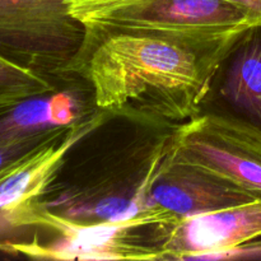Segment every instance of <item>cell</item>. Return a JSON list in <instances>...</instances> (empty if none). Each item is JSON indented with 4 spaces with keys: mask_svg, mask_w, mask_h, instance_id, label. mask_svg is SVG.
I'll list each match as a JSON object with an SVG mask.
<instances>
[{
    "mask_svg": "<svg viewBox=\"0 0 261 261\" xmlns=\"http://www.w3.org/2000/svg\"><path fill=\"white\" fill-rule=\"evenodd\" d=\"M242 28L186 32L92 23L63 76L81 78L96 109L178 126L198 115L217 65Z\"/></svg>",
    "mask_w": 261,
    "mask_h": 261,
    "instance_id": "6da1fadb",
    "label": "cell"
},
{
    "mask_svg": "<svg viewBox=\"0 0 261 261\" xmlns=\"http://www.w3.org/2000/svg\"><path fill=\"white\" fill-rule=\"evenodd\" d=\"M106 121L71 147L83 161L65 153L38 201L76 224L167 223L148 198L176 126L126 117L106 129Z\"/></svg>",
    "mask_w": 261,
    "mask_h": 261,
    "instance_id": "7a4b0ae2",
    "label": "cell"
},
{
    "mask_svg": "<svg viewBox=\"0 0 261 261\" xmlns=\"http://www.w3.org/2000/svg\"><path fill=\"white\" fill-rule=\"evenodd\" d=\"M155 224H76L31 201L25 228L31 240L12 255L38 260H165L154 240Z\"/></svg>",
    "mask_w": 261,
    "mask_h": 261,
    "instance_id": "3957f363",
    "label": "cell"
},
{
    "mask_svg": "<svg viewBox=\"0 0 261 261\" xmlns=\"http://www.w3.org/2000/svg\"><path fill=\"white\" fill-rule=\"evenodd\" d=\"M83 38L64 0H0V53L46 78H63Z\"/></svg>",
    "mask_w": 261,
    "mask_h": 261,
    "instance_id": "277c9868",
    "label": "cell"
},
{
    "mask_svg": "<svg viewBox=\"0 0 261 261\" xmlns=\"http://www.w3.org/2000/svg\"><path fill=\"white\" fill-rule=\"evenodd\" d=\"M167 158L223 177L261 200V139L211 115L173 129Z\"/></svg>",
    "mask_w": 261,
    "mask_h": 261,
    "instance_id": "5b68a950",
    "label": "cell"
},
{
    "mask_svg": "<svg viewBox=\"0 0 261 261\" xmlns=\"http://www.w3.org/2000/svg\"><path fill=\"white\" fill-rule=\"evenodd\" d=\"M261 139V22L242 28L222 56L199 106Z\"/></svg>",
    "mask_w": 261,
    "mask_h": 261,
    "instance_id": "8992f818",
    "label": "cell"
},
{
    "mask_svg": "<svg viewBox=\"0 0 261 261\" xmlns=\"http://www.w3.org/2000/svg\"><path fill=\"white\" fill-rule=\"evenodd\" d=\"M154 239L165 260H216L222 252L261 239V200L157 223Z\"/></svg>",
    "mask_w": 261,
    "mask_h": 261,
    "instance_id": "52a82bcc",
    "label": "cell"
},
{
    "mask_svg": "<svg viewBox=\"0 0 261 261\" xmlns=\"http://www.w3.org/2000/svg\"><path fill=\"white\" fill-rule=\"evenodd\" d=\"M109 116V112L96 110L0 173V252L10 254L12 246L19 244V222L25 203L42 194L65 153Z\"/></svg>",
    "mask_w": 261,
    "mask_h": 261,
    "instance_id": "ba28073f",
    "label": "cell"
},
{
    "mask_svg": "<svg viewBox=\"0 0 261 261\" xmlns=\"http://www.w3.org/2000/svg\"><path fill=\"white\" fill-rule=\"evenodd\" d=\"M252 200L259 199L226 178L166 155L150 185L148 208L172 223Z\"/></svg>",
    "mask_w": 261,
    "mask_h": 261,
    "instance_id": "9c48e42d",
    "label": "cell"
},
{
    "mask_svg": "<svg viewBox=\"0 0 261 261\" xmlns=\"http://www.w3.org/2000/svg\"><path fill=\"white\" fill-rule=\"evenodd\" d=\"M255 22L247 13L224 0H139L96 23L186 32H231Z\"/></svg>",
    "mask_w": 261,
    "mask_h": 261,
    "instance_id": "30bf717a",
    "label": "cell"
},
{
    "mask_svg": "<svg viewBox=\"0 0 261 261\" xmlns=\"http://www.w3.org/2000/svg\"><path fill=\"white\" fill-rule=\"evenodd\" d=\"M92 112L71 87L0 107V145L58 133L86 119Z\"/></svg>",
    "mask_w": 261,
    "mask_h": 261,
    "instance_id": "8fae6325",
    "label": "cell"
},
{
    "mask_svg": "<svg viewBox=\"0 0 261 261\" xmlns=\"http://www.w3.org/2000/svg\"><path fill=\"white\" fill-rule=\"evenodd\" d=\"M58 88L54 79L37 74L0 53V107Z\"/></svg>",
    "mask_w": 261,
    "mask_h": 261,
    "instance_id": "7c38bea8",
    "label": "cell"
},
{
    "mask_svg": "<svg viewBox=\"0 0 261 261\" xmlns=\"http://www.w3.org/2000/svg\"><path fill=\"white\" fill-rule=\"evenodd\" d=\"M139 0H64L69 14L83 25L99 22L121 8Z\"/></svg>",
    "mask_w": 261,
    "mask_h": 261,
    "instance_id": "4fadbf2b",
    "label": "cell"
},
{
    "mask_svg": "<svg viewBox=\"0 0 261 261\" xmlns=\"http://www.w3.org/2000/svg\"><path fill=\"white\" fill-rule=\"evenodd\" d=\"M69 127L60 130V132L58 133H53V134L38 135V137L27 138V139L2 144L0 145V173L4 172L8 167H10V166L14 165L15 162H18V161H20L22 158H24L25 155H28L30 153L35 152L36 149L41 148L42 145L47 144L51 140L60 137V135L64 134Z\"/></svg>",
    "mask_w": 261,
    "mask_h": 261,
    "instance_id": "5bb4252c",
    "label": "cell"
},
{
    "mask_svg": "<svg viewBox=\"0 0 261 261\" xmlns=\"http://www.w3.org/2000/svg\"><path fill=\"white\" fill-rule=\"evenodd\" d=\"M244 10L256 22H261V0H224Z\"/></svg>",
    "mask_w": 261,
    "mask_h": 261,
    "instance_id": "9a60e30c",
    "label": "cell"
}]
</instances>
